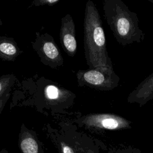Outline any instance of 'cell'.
<instances>
[{
    "mask_svg": "<svg viewBox=\"0 0 153 153\" xmlns=\"http://www.w3.org/2000/svg\"><path fill=\"white\" fill-rule=\"evenodd\" d=\"M84 48L90 68L114 70L109 56L102 21L95 4L91 0L85 4L84 18Z\"/></svg>",
    "mask_w": 153,
    "mask_h": 153,
    "instance_id": "6da1fadb",
    "label": "cell"
},
{
    "mask_svg": "<svg viewBox=\"0 0 153 153\" xmlns=\"http://www.w3.org/2000/svg\"><path fill=\"white\" fill-rule=\"evenodd\" d=\"M103 16L116 41L125 47L140 43L145 33L140 27L137 14L121 0H104Z\"/></svg>",
    "mask_w": 153,
    "mask_h": 153,
    "instance_id": "7a4b0ae2",
    "label": "cell"
},
{
    "mask_svg": "<svg viewBox=\"0 0 153 153\" xmlns=\"http://www.w3.org/2000/svg\"><path fill=\"white\" fill-rule=\"evenodd\" d=\"M78 84L99 91H109L117 88L120 83V76L114 70L106 68H90L79 70L76 73Z\"/></svg>",
    "mask_w": 153,
    "mask_h": 153,
    "instance_id": "3957f363",
    "label": "cell"
},
{
    "mask_svg": "<svg viewBox=\"0 0 153 153\" xmlns=\"http://www.w3.org/2000/svg\"><path fill=\"white\" fill-rule=\"evenodd\" d=\"M77 122L87 127L115 130L127 126L129 121L123 117L111 113H91L80 117Z\"/></svg>",
    "mask_w": 153,
    "mask_h": 153,
    "instance_id": "277c9868",
    "label": "cell"
},
{
    "mask_svg": "<svg viewBox=\"0 0 153 153\" xmlns=\"http://www.w3.org/2000/svg\"><path fill=\"white\" fill-rule=\"evenodd\" d=\"M34 47L42 62L51 68L62 65L63 60L57 44L53 37L45 33L41 35L35 42Z\"/></svg>",
    "mask_w": 153,
    "mask_h": 153,
    "instance_id": "5b68a950",
    "label": "cell"
},
{
    "mask_svg": "<svg viewBox=\"0 0 153 153\" xmlns=\"http://www.w3.org/2000/svg\"><path fill=\"white\" fill-rule=\"evenodd\" d=\"M60 40L63 50L69 56L74 57L76 53L77 42L75 23L69 14H67L62 18Z\"/></svg>",
    "mask_w": 153,
    "mask_h": 153,
    "instance_id": "8992f818",
    "label": "cell"
},
{
    "mask_svg": "<svg viewBox=\"0 0 153 153\" xmlns=\"http://www.w3.org/2000/svg\"><path fill=\"white\" fill-rule=\"evenodd\" d=\"M127 102L139 107L153 105V72L141 81L128 95Z\"/></svg>",
    "mask_w": 153,
    "mask_h": 153,
    "instance_id": "52a82bcc",
    "label": "cell"
},
{
    "mask_svg": "<svg viewBox=\"0 0 153 153\" xmlns=\"http://www.w3.org/2000/svg\"><path fill=\"white\" fill-rule=\"evenodd\" d=\"M18 144L21 153H45L43 143L36 133L27 128L24 124L21 126Z\"/></svg>",
    "mask_w": 153,
    "mask_h": 153,
    "instance_id": "ba28073f",
    "label": "cell"
},
{
    "mask_svg": "<svg viewBox=\"0 0 153 153\" xmlns=\"http://www.w3.org/2000/svg\"><path fill=\"white\" fill-rule=\"evenodd\" d=\"M74 96L71 91L54 85H47L44 90L45 100L53 105L63 104Z\"/></svg>",
    "mask_w": 153,
    "mask_h": 153,
    "instance_id": "9c48e42d",
    "label": "cell"
},
{
    "mask_svg": "<svg viewBox=\"0 0 153 153\" xmlns=\"http://www.w3.org/2000/svg\"><path fill=\"white\" fill-rule=\"evenodd\" d=\"M59 153H81L82 148L76 137L57 136L52 138Z\"/></svg>",
    "mask_w": 153,
    "mask_h": 153,
    "instance_id": "30bf717a",
    "label": "cell"
},
{
    "mask_svg": "<svg viewBox=\"0 0 153 153\" xmlns=\"http://www.w3.org/2000/svg\"><path fill=\"white\" fill-rule=\"evenodd\" d=\"M21 51L13 38L0 36V59L13 62Z\"/></svg>",
    "mask_w": 153,
    "mask_h": 153,
    "instance_id": "8fae6325",
    "label": "cell"
},
{
    "mask_svg": "<svg viewBox=\"0 0 153 153\" xmlns=\"http://www.w3.org/2000/svg\"><path fill=\"white\" fill-rule=\"evenodd\" d=\"M15 81L16 76L13 74H7L0 76V99L10 93Z\"/></svg>",
    "mask_w": 153,
    "mask_h": 153,
    "instance_id": "7c38bea8",
    "label": "cell"
},
{
    "mask_svg": "<svg viewBox=\"0 0 153 153\" xmlns=\"http://www.w3.org/2000/svg\"><path fill=\"white\" fill-rule=\"evenodd\" d=\"M59 2V0H35L33 1L32 4L35 6L45 5L52 6Z\"/></svg>",
    "mask_w": 153,
    "mask_h": 153,
    "instance_id": "4fadbf2b",
    "label": "cell"
},
{
    "mask_svg": "<svg viewBox=\"0 0 153 153\" xmlns=\"http://www.w3.org/2000/svg\"><path fill=\"white\" fill-rule=\"evenodd\" d=\"M10 93L7 94L1 99H0V115L1 114V113L2 112L5 104L7 102V101L10 97Z\"/></svg>",
    "mask_w": 153,
    "mask_h": 153,
    "instance_id": "5bb4252c",
    "label": "cell"
},
{
    "mask_svg": "<svg viewBox=\"0 0 153 153\" xmlns=\"http://www.w3.org/2000/svg\"><path fill=\"white\" fill-rule=\"evenodd\" d=\"M0 153H9V152H8L6 149L3 148V149H2L1 150Z\"/></svg>",
    "mask_w": 153,
    "mask_h": 153,
    "instance_id": "9a60e30c",
    "label": "cell"
},
{
    "mask_svg": "<svg viewBox=\"0 0 153 153\" xmlns=\"http://www.w3.org/2000/svg\"><path fill=\"white\" fill-rule=\"evenodd\" d=\"M148 2H149L150 3H151L153 5V0H148Z\"/></svg>",
    "mask_w": 153,
    "mask_h": 153,
    "instance_id": "2e32d148",
    "label": "cell"
},
{
    "mask_svg": "<svg viewBox=\"0 0 153 153\" xmlns=\"http://www.w3.org/2000/svg\"><path fill=\"white\" fill-rule=\"evenodd\" d=\"M2 25V23L1 20V19H0V26H1V25Z\"/></svg>",
    "mask_w": 153,
    "mask_h": 153,
    "instance_id": "e0dca14e",
    "label": "cell"
}]
</instances>
